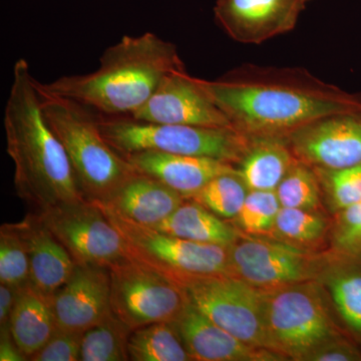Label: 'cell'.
<instances>
[{
  "label": "cell",
  "mask_w": 361,
  "mask_h": 361,
  "mask_svg": "<svg viewBox=\"0 0 361 361\" xmlns=\"http://www.w3.org/2000/svg\"><path fill=\"white\" fill-rule=\"evenodd\" d=\"M30 256L14 224L0 230V283L23 289L30 285Z\"/></svg>",
  "instance_id": "cell-26"
},
{
  "label": "cell",
  "mask_w": 361,
  "mask_h": 361,
  "mask_svg": "<svg viewBox=\"0 0 361 361\" xmlns=\"http://www.w3.org/2000/svg\"><path fill=\"white\" fill-rule=\"evenodd\" d=\"M77 264L110 268L130 258L122 234L97 204H66L37 213Z\"/></svg>",
  "instance_id": "cell-10"
},
{
  "label": "cell",
  "mask_w": 361,
  "mask_h": 361,
  "mask_svg": "<svg viewBox=\"0 0 361 361\" xmlns=\"http://www.w3.org/2000/svg\"><path fill=\"white\" fill-rule=\"evenodd\" d=\"M82 332L59 330L49 341L30 358L32 361H77L80 360Z\"/></svg>",
  "instance_id": "cell-32"
},
{
  "label": "cell",
  "mask_w": 361,
  "mask_h": 361,
  "mask_svg": "<svg viewBox=\"0 0 361 361\" xmlns=\"http://www.w3.org/2000/svg\"><path fill=\"white\" fill-rule=\"evenodd\" d=\"M27 358L21 353L13 337L9 332L8 326L1 329V343H0V360L1 361H23Z\"/></svg>",
  "instance_id": "cell-36"
},
{
  "label": "cell",
  "mask_w": 361,
  "mask_h": 361,
  "mask_svg": "<svg viewBox=\"0 0 361 361\" xmlns=\"http://www.w3.org/2000/svg\"><path fill=\"white\" fill-rule=\"evenodd\" d=\"M152 228L179 238L213 245L231 247L240 238L234 227L193 199L183 202L167 219Z\"/></svg>",
  "instance_id": "cell-21"
},
{
  "label": "cell",
  "mask_w": 361,
  "mask_h": 361,
  "mask_svg": "<svg viewBox=\"0 0 361 361\" xmlns=\"http://www.w3.org/2000/svg\"><path fill=\"white\" fill-rule=\"evenodd\" d=\"M8 329L14 343L30 360L58 331L51 301L27 285L18 293Z\"/></svg>",
  "instance_id": "cell-20"
},
{
  "label": "cell",
  "mask_w": 361,
  "mask_h": 361,
  "mask_svg": "<svg viewBox=\"0 0 361 361\" xmlns=\"http://www.w3.org/2000/svg\"><path fill=\"white\" fill-rule=\"evenodd\" d=\"M249 189L236 171L218 176L191 199L224 219L238 216Z\"/></svg>",
  "instance_id": "cell-25"
},
{
  "label": "cell",
  "mask_w": 361,
  "mask_h": 361,
  "mask_svg": "<svg viewBox=\"0 0 361 361\" xmlns=\"http://www.w3.org/2000/svg\"><path fill=\"white\" fill-rule=\"evenodd\" d=\"M59 330L84 334L113 311L108 267L77 264L70 279L51 300Z\"/></svg>",
  "instance_id": "cell-14"
},
{
  "label": "cell",
  "mask_w": 361,
  "mask_h": 361,
  "mask_svg": "<svg viewBox=\"0 0 361 361\" xmlns=\"http://www.w3.org/2000/svg\"><path fill=\"white\" fill-rule=\"evenodd\" d=\"M275 192L285 208L314 210L319 204L317 178L304 165L294 164Z\"/></svg>",
  "instance_id": "cell-30"
},
{
  "label": "cell",
  "mask_w": 361,
  "mask_h": 361,
  "mask_svg": "<svg viewBox=\"0 0 361 361\" xmlns=\"http://www.w3.org/2000/svg\"><path fill=\"white\" fill-rule=\"evenodd\" d=\"M281 209L275 191H250L235 219L240 229L254 236L273 232Z\"/></svg>",
  "instance_id": "cell-28"
},
{
  "label": "cell",
  "mask_w": 361,
  "mask_h": 361,
  "mask_svg": "<svg viewBox=\"0 0 361 361\" xmlns=\"http://www.w3.org/2000/svg\"><path fill=\"white\" fill-rule=\"evenodd\" d=\"M37 85L45 118L65 147L82 196L92 203L108 201L137 171L106 141L94 111L52 94L39 80Z\"/></svg>",
  "instance_id": "cell-4"
},
{
  "label": "cell",
  "mask_w": 361,
  "mask_h": 361,
  "mask_svg": "<svg viewBox=\"0 0 361 361\" xmlns=\"http://www.w3.org/2000/svg\"><path fill=\"white\" fill-rule=\"evenodd\" d=\"M130 360H192L175 322H158L133 330L128 342Z\"/></svg>",
  "instance_id": "cell-23"
},
{
  "label": "cell",
  "mask_w": 361,
  "mask_h": 361,
  "mask_svg": "<svg viewBox=\"0 0 361 361\" xmlns=\"http://www.w3.org/2000/svg\"><path fill=\"white\" fill-rule=\"evenodd\" d=\"M324 179L332 205L337 211L361 202V165L325 170Z\"/></svg>",
  "instance_id": "cell-31"
},
{
  "label": "cell",
  "mask_w": 361,
  "mask_h": 361,
  "mask_svg": "<svg viewBox=\"0 0 361 361\" xmlns=\"http://www.w3.org/2000/svg\"><path fill=\"white\" fill-rule=\"evenodd\" d=\"M338 212L334 232L337 247L349 254L361 253V202Z\"/></svg>",
  "instance_id": "cell-33"
},
{
  "label": "cell",
  "mask_w": 361,
  "mask_h": 361,
  "mask_svg": "<svg viewBox=\"0 0 361 361\" xmlns=\"http://www.w3.org/2000/svg\"><path fill=\"white\" fill-rule=\"evenodd\" d=\"M14 226L30 256V286L51 301L70 279L77 263L37 213L28 214Z\"/></svg>",
  "instance_id": "cell-17"
},
{
  "label": "cell",
  "mask_w": 361,
  "mask_h": 361,
  "mask_svg": "<svg viewBox=\"0 0 361 361\" xmlns=\"http://www.w3.org/2000/svg\"><path fill=\"white\" fill-rule=\"evenodd\" d=\"M329 286L342 319L361 334V266L342 268L330 276Z\"/></svg>",
  "instance_id": "cell-27"
},
{
  "label": "cell",
  "mask_w": 361,
  "mask_h": 361,
  "mask_svg": "<svg viewBox=\"0 0 361 361\" xmlns=\"http://www.w3.org/2000/svg\"><path fill=\"white\" fill-rule=\"evenodd\" d=\"M304 360L355 361L361 360V353L348 342L337 341L336 337L316 348Z\"/></svg>",
  "instance_id": "cell-34"
},
{
  "label": "cell",
  "mask_w": 361,
  "mask_h": 361,
  "mask_svg": "<svg viewBox=\"0 0 361 361\" xmlns=\"http://www.w3.org/2000/svg\"><path fill=\"white\" fill-rule=\"evenodd\" d=\"M109 269L111 311L132 330L176 322L189 303L179 282L135 259H126Z\"/></svg>",
  "instance_id": "cell-9"
},
{
  "label": "cell",
  "mask_w": 361,
  "mask_h": 361,
  "mask_svg": "<svg viewBox=\"0 0 361 361\" xmlns=\"http://www.w3.org/2000/svg\"><path fill=\"white\" fill-rule=\"evenodd\" d=\"M314 261L281 240L240 238L230 247L229 275L261 290L310 281Z\"/></svg>",
  "instance_id": "cell-11"
},
{
  "label": "cell",
  "mask_w": 361,
  "mask_h": 361,
  "mask_svg": "<svg viewBox=\"0 0 361 361\" xmlns=\"http://www.w3.org/2000/svg\"><path fill=\"white\" fill-rule=\"evenodd\" d=\"M21 289L4 283H0V327L8 326L16 299Z\"/></svg>",
  "instance_id": "cell-35"
},
{
  "label": "cell",
  "mask_w": 361,
  "mask_h": 361,
  "mask_svg": "<svg viewBox=\"0 0 361 361\" xmlns=\"http://www.w3.org/2000/svg\"><path fill=\"white\" fill-rule=\"evenodd\" d=\"M180 68L184 66L175 45L145 32L126 35L108 47L96 71L42 84L52 94L78 102L97 115L132 116L169 73Z\"/></svg>",
  "instance_id": "cell-2"
},
{
  "label": "cell",
  "mask_w": 361,
  "mask_h": 361,
  "mask_svg": "<svg viewBox=\"0 0 361 361\" xmlns=\"http://www.w3.org/2000/svg\"><path fill=\"white\" fill-rule=\"evenodd\" d=\"M310 0H217L214 13L233 39L257 44L288 32Z\"/></svg>",
  "instance_id": "cell-15"
},
{
  "label": "cell",
  "mask_w": 361,
  "mask_h": 361,
  "mask_svg": "<svg viewBox=\"0 0 361 361\" xmlns=\"http://www.w3.org/2000/svg\"><path fill=\"white\" fill-rule=\"evenodd\" d=\"M99 207L122 234L130 258L158 270L180 284L189 278L229 275L230 247L179 238L155 228L137 224Z\"/></svg>",
  "instance_id": "cell-6"
},
{
  "label": "cell",
  "mask_w": 361,
  "mask_h": 361,
  "mask_svg": "<svg viewBox=\"0 0 361 361\" xmlns=\"http://www.w3.org/2000/svg\"><path fill=\"white\" fill-rule=\"evenodd\" d=\"M180 285L189 302L211 322L249 345L272 350L263 290L228 274L189 278Z\"/></svg>",
  "instance_id": "cell-8"
},
{
  "label": "cell",
  "mask_w": 361,
  "mask_h": 361,
  "mask_svg": "<svg viewBox=\"0 0 361 361\" xmlns=\"http://www.w3.org/2000/svg\"><path fill=\"white\" fill-rule=\"evenodd\" d=\"M292 149L301 160L325 170L361 165V111L308 123L291 133Z\"/></svg>",
  "instance_id": "cell-13"
},
{
  "label": "cell",
  "mask_w": 361,
  "mask_h": 361,
  "mask_svg": "<svg viewBox=\"0 0 361 361\" xmlns=\"http://www.w3.org/2000/svg\"><path fill=\"white\" fill-rule=\"evenodd\" d=\"M200 82L235 130L244 135L292 133L322 118L361 111L360 102L334 92L225 80Z\"/></svg>",
  "instance_id": "cell-3"
},
{
  "label": "cell",
  "mask_w": 361,
  "mask_h": 361,
  "mask_svg": "<svg viewBox=\"0 0 361 361\" xmlns=\"http://www.w3.org/2000/svg\"><path fill=\"white\" fill-rule=\"evenodd\" d=\"M128 116L142 122L235 130L200 80L188 75L185 68L169 73L151 99Z\"/></svg>",
  "instance_id": "cell-12"
},
{
  "label": "cell",
  "mask_w": 361,
  "mask_h": 361,
  "mask_svg": "<svg viewBox=\"0 0 361 361\" xmlns=\"http://www.w3.org/2000/svg\"><path fill=\"white\" fill-rule=\"evenodd\" d=\"M325 229L324 219L313 210L281 207L273 233L279 236L281 241L294 245L318 241Z\"/></svg>",
  "instance_id": "cell-29"
},
{
  "label": "cell",
  "mask_w": 361,
  "mask_h": 361,
  "mask_svg": "<svg viewBox=\"0 0 361 361\" xmlns=\"http://www.w3.org/2000/svg\"><path fill=\"white\" fill-rule=\"evenodd\" d=\"M192 360L273 361L284 357L269 349L254 348L202 314L191 303L175 322Z\"/></svg>",
  "instance_id": "cell-16"
},
{
  "label": "cell",
  "mask_w": 361,
  "mask_h": 361,
  "mask_svg": "<svg viewBox=\"0 0 361 361\" xmlns=\"http://www.w3.org/2000/svg\"><path fill=\"white\" fill-rule=\"evenodd\" d=\"M4 126L16 193L35 213L87 201L65 147L45 118L37 80L25 59L13 66Z\"/></svg>",
  "instance_id": "cell-1"
},
{
  "label": "cell",
  "mask_w": 361,
  "mask_h": 361,
  "mask_svg": "<svg viewBox=\"0 0 361 361\" xmlns=\"http://www.w3.org/2000/svg\"><path fill=\"white\" fill-rule=\"evenodd\" d=\"M263 292L266 326L275 353L304 360L325 342L336 338L322 296L310 282Z\"/></svg>",
  "instance_id": "cell-7"
},
{
  "label": "cell",
  "mask_w": 361,
  "mask_h": 361,
  "mask_svg": "<svg viewBox=\"0 0 361 361\" xmlns=\"http://www.w3.org/2000/svg\"><path fill=\"white\" fill-rule=\"evenodd\" d=\"M97 122L109 144L123 157L158 151L231 164L249 148L245 135L233 129L142 122L128 116L97 115Z\"/></svg>",
  "instance_id": "cell-5"
},
{
  "label": "cell",
  "mask_w": 361,
  "mask_h": 361,
  "mask_svg": "<svg viewBox=\"0 0 361 361\" xmlns=\"http://www.w3.org/2000/svg\"><path fill=\"white\" fill-rule=\"evenodd\" d=\"M140 174L160 180L166 186L192 198L218 176L235 172L231 164L216 160L158 151H144L125 156Z\"/></svg>",
  "instance_id": "cell-18"
},
{
  "label": "cell",
  "mask_w": 361,
  "mask_h": 361,
  "mask_svg": "<svg viewBox=\"0 0 361 361\" xmlns=\"http://www.w3.org/2000/svg\"><path fill=\"white\" fill-rule=\"evenodd\" d=\"M133 330L111 312L103 322L84 332L82 361L130 360L128 342Z\"/></svg>",
  "instance_id": "cell-24"
},
{
  "label": "cell",
  "mask_w": 361,
  "mask_h": 361,
  "mask_svg": "<svg viewBox=\"0 0 361 361\" xmlns=\"http://www.w3.org/2000/svg\"><path fill=\"white\" fill-rule=\"evenodd\" d=\"M239 163L236 173L250 191H276L294 166L290 151L275 141H263L249 147Z\"/></svg>",
  "instance_id": "cell-22"
},
{
  "label": "cell",
  "mask_w": 361,
  "mask_h": 361,
  "mask_svg": "<svg viewBox=\"0 0 361 361\" xmlns=\"http://www.w3.org/2000/svg\"><path fill=\"white\" fill-rule=\"evenodd\" d=\"M185 200L160 180L137 173L108 201L94 204L137 224L155 227Z\"/></svg>",
  "instance_id": "cell-19"
}]
</instances>
